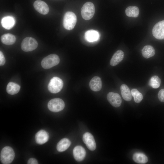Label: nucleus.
<instances>
[{
    "label": "nucleus",
    "mask_w": 164,
    "mask_h": 164,
    "mask_svg": "<svg viewBox=\"0 0 164 164\" xmlns=\"http://www.w3.org/2000/svg\"><path fill=\"white\" fill-rule=\"evenodd\" d=\"M35 138L36 142L38 144L42 145L48 141L49 136L46 131L41 130L36 133Z\"/></svg>",
    "instance_id": "13"
},
{
    "label": "nucleus",
    "mask_w": 164,
    "mask_h": 164,
    "mask_svg": "<svg viewBox=\"0 0 164 164\" xmlns=\"http://www.w3.org/2000/svg\"><path fill=\"white\" fill-rule=\"evenodd\" d=\"M20 88V86L13 82H9L7 85L6 90L9 94L14 95L18 93Z\"/></svg>",
    "instance_id": "22"
},
{
    "label": "nucleus",
    "mask_w": 164,
    "mask_h": 164,
    "mask_svg": "<svg viewBox=\"0 0 164 164\" xmlns=\"http://www.w3.org/2000/svg\"><path fill=\"white\" fill-rule=\"evenodd\" d=\"M124 54L123 52L119 50L116 52L112 56L110 64L112 66H115L120 63L124 58Z\"/></svg>",
    "instance_id": "15"
},
{
    "label": "nucleus",
    "mask_w": 164,
    "mask_h": 164,
    "mask_svg": "<svg viewBox=\"0 0 164 164\" xmlns=\"http://www.w3.org/2000/svg\"><path fill=\"white\" fill-rule=\"evenodd\" d=\"M132 95L134 97L135 102L137 103H140L142 100L143 97L142 93L136 89H133L131 90Z\"/></svg>",
    "instance_id": "26"
},
{
    "label": "nucleus",
    "mask_w": 164,
    "mask_h": 164,
    "mask_svg": "<svg viewBox=\"0 0 164 164\" xmlns=\"http://www.w3.org/2000/svg\"><path fill=\"white\" fill-rule=\"evenodd\" d=\"M63 82L57 77H54L50 80L48 85L49 91L52 93L56 94L59 92L62 89Z\"/></svg>",
    "instance_id": "5"
},
{
    "label": "nucleus",
    "mask_w": 164,
    "mask_h": 164,
    "mask_svg": "<svg viewBox=\"0 0 164 164\" xmlns=\"http://www.w3.org/2000/svg\"><path fill=\"white\" fill-rule=\"evenodd\" d=\"M65 107L63 101L59 98L52 99L48 104V108L50 111L58 112L63 110Z\"/></svg>",
    "instance_id": "7"
},
{
    "label": "nucleus",
    "mask_w": 164,
    "mask_h": 164,
    "mask_svg": "<svg viewBox=\"0 0 164 164\" xmlns=\"http://www.w3.org/2000/svg\"><path fill=\"white\" fill-rule=\"evenodd\" d=\"M70 143V140L68 138H63L58 143L56 149L59 152H63L66 150L69 147Z\"/></svg>",
    "instance_id": "18"
},
{
    "label": "nucleus",
    "mask_w": 164,
    "mask_h": 164,
    "mask_svg": "<svg viewBox=\"0 0 164 164\" xmlns=\"http://www.w3.org/2000/svg\"><path fill=\"white\" fill-rule=\"evenodd\" d=\"M60 61V59L58 55L54 54H51L43 59L41 65L43 68L49 69L57 65Z\"/></svg>",
    "instance_id": "3"
},
{
    "label": "nucleus",
    "mask_w": 164,
    "mask_h": 164,
    "mask_svg": "<svg viewBox=\"0 0 164 164\" xmlns=\"http://www.w3.org/2000/svg\"><path fill=\"white\" fill-rule=\"evenodd\" d=\"M77 21L76 15L73 12H67L64 15L63 19V25L66 29L71 30L73 29Z\"/></svg>",
    "instance_id": "2"
},
{
    "label": "nucleus",
    "mask_w": 164,
    "mask_h": 164,
    "mask_svg": "<svg viewBox=\"0 0 164 164\" xmlns=\"http://www.w3.org/2000/svg\"><path fill=\"white\" fill-rule=\"evenodd\" d=\"M161 80L157 76H154L150 79L149 84L150 86L154 88H157L160 86Z\"/></svg>",
    "instance_id": "25"
},
{
    "label": "nucleus",
    "mask_w": 164,
    "mask_h": 164,
    "mask_svg": "<svg viewBox=\"0 0 164 164\" xmlns=\"http://www.w3.org/2000/svg\"><path fill=\"white\" fill-rule=\"evenodd\" d=\"M107 98L109 103L114 107H118L121 104V99L120 95L118 93L110 92L107 94Z\"/></svg>",
    "instance_id": "10"
},
{
    "label": "nucleus",
    "mask_w": 164,
    "mask_h": 164,
    "mask_svg": "<svg viewBox=\"0 0 164 164\" xmlns=\"http://www.w3.org/2000/svg\"><path fill=\"white\" fill-rule=\"evenodd\" d=\"M152 33L153 36L158 39H164V20L160 21L153 27Z\"/></svg>",
    "instance_id": "8"
},
{
    "label": "nucleus",
    "mask_w": 164,
    "mask_h": 164,
    "mask_svg": "<svg viewBox=\"0 0 164 164\" xmlns=\"http://www.w3.org/2000/svg\"><path fill=\"white\" fill-rule=\"evenodd\" d=\"M15 24L14 19L12 16H7L2 18L1 24L3 28L7 29H12Z\"/></svg>",
    "instance_id": "17"
},
{
    "label": "nucleus",
    "mask_w": 164,
    "mask_h": 164,
    "mask_svg": "<svg viewBox=\"0 0 164 164\" xmlns=\"http://www.w3.org/2000/svg\"><path fill=\"white\" fill-rule=\"evenodd\" d=\"M121 95L126 101H129L132 98V93L128 87L125 84H123L120 87Z\"/></svg>",
    "instance_id": "20"
},
{
    "label": "nucleus",
    "mask_w": 164,
    "mask_h": 164,
    "mask_svg": "<svg viewBox=\"0 0 164 164\" xmlns=\"http://www.w3.org/2000/svg\"><path fill=\"white\" fill-rule=\"evenodd\" d=\"M83 140L87 148L91 151H94L96 148L95 141L93 135L90 133L86 132L83 136Z\"/></svg>",
    "instance_id": "9"
},
{
    "label": "nucleus",
    "mask_w": 164,
    "mask_h": 164,
    "mask_svg": "<svg viewBox=\"0 0 164 164\" xmlns=\"http://www.w3.org/2000/svg\"><path fill=\"white\" fill-rule=\"evenodd\" d=\"M99 34L97 31L91 29L86 31L84 35L85 39L89 42H93L98 40L99 39Z\"/></svg>",
    "instance_id": "16"
},
{
    "label": "nucleus",
    "mask_w": 164,
    "mask_h": 164,
    "mask_svg": "<svg viewBox=\"0 0 164 164\" xmlns=\"http://www.w3.org/2000/svg\"><path fill=\"white\" fill-rule=\"evenodd\" d=\"M38 43L34 38L27 37L22 40L21 44V48L25 52L31 51L36 49L38 46Z\"/></svg>",
    "instance_id": "6"
},
{
    "label": "nucleus",
    "mask_w": 164,
    "mask_h": 164,
    "mask_svg": "<svg viewBox=\"0 0 164 164\" xmlns=\"http://www.w3.org/2000/svg\"><path fill=\"white\" fill-rule=\"evenodd\" d=\"M142 53V56L144 58L147 59L155 55V50L152 46L147 45L143 47Z\"/></svg>",
    "instance_id": "21"
},
{
    "label": "nucleus",
    "mask_w": 164,
    "mask_h": 164,
    "mask_svg": "<svg viewBox=\"0 0 164 164\" xmlns=\"http://www.w3.org/2000/svg\"><path fill=\"white\" fill-rule=\"evenodd\" d=\"M15 154L10 147L5 146L2 149L0 153V160L2 164H9L13 160Z\"/></svg>",
    "instance_id": "1"
},
{
    "label": "nucleus",
    "mask_w": 164,
    "mask_h": 164,
    "mask_svg": "<svg viewBox=\"0 0 164 164\" xmlns=\"http://www.w3.org/2000/svg\"><path fill=\"white\" fill-rule=\"evenodd\" d=\"M28 164H37L38 162L36 159L34 158H30L28 161Z\"/></svg>",
    "instance_id": "29"
},
{
    "label": "nucleus",
    "mask_w": 164,
    "mask_h": 164,
    "mask_svg": "<svg viewBox=\"0 0 164 164\" xmlns=\"http://www.w3.org/2000/svg\"><path fill=\"white\" fill-rule=\"evenodd\" d=\"M133 159L135 162L139 164H145L148 161L146 155L141 152L135 153L133 155Z\"/></svg>",
    "instance_id": "23"
},
{
    "label": "nucleus",
    "mask_w": 164,
    "mask_h": 164,
    "mask_svg": "<svg viewBox=\"0 0 164 164\" xmlns=\"http://www.w3.org/2000/svg\"><path fill=\"white\" fill-rule=\"evenodd\" d=\"M95 9L93 4L91 2H87L83 5L81 10V15L85 20H89L93 16Z\"/></svg>",
    "instance_id": "4"
},
{
    "label": "nucleus",
    "mask_w": 164,
    "mask_h": 164,
    "mask_svg": "<svg viewBox=\"0 0 164 164\" xmlns=\"http://www.w3.org/2000/svg\"><path fill=\"white\" fill-rule=\"evenodd\" d=\"M84 149L81 146H75L73 150V155L74 159L77 161H82L86 155Z\"/></svg>",
    "instance_id": "12"
},
{
    "label": "nucleus",
    "mask_w": 164,
    "mask_h": 164,
    "mask_svg": "<svg viewBox=\"0 0 164 164\" xmlns=\"http://www.w3.org/2000/svg\"><path fill=\"white\" fill-rule=\"evenodd\" d=\"M158 96L159 99L161 102H164V89L159 91Z\"/></svg>",
    "instance_id": "27"
},
{
    "label": "nucleus",
    "mask_w": 164,
    "mask_h": 164,
    "mask_svg": "<svg viewBox=\"0 0 164 164\" xmlns=\"http://www.w3.org/2000/svg\"><path fill=\"white\" fill-rule=\"evenodd\" d=\"M2 43L6 45H11L16 41V38L13 34L10 33L5 34L1 38Z\"/></svg>",
    "instance_id": "19"
},
{
    "label": "nucleus",
    "mask_w": 164,
    "mask_h": 164,
    "mask_svg": "<svg viewBox=\"0 0 164 164\" xmlns=\"http://www.w3.org/2000/svg\"><path fill=\"white\" fill-rule=\"evenodd\" d=\"M33 6L35 9L42 14H46L49 12V9L48 5L42 1H36L33 3Z\"/></svg>",
    "instance_id": "11"
},
{
    "label": "nucleus",
    "mask_w": 164,
    "mask_h": 164,
    "mask_svg": "<svg viewBox=\"0 0 164 164\" xmlns=\"http://www.w3.org/2000/svg\"><path fill=\"white\" fill-rule=\"evenodd\" d=\"M89 85L90 89L94 91H98L101 89L102 83L101 78L98 76L94 77L90 80Z\"/></svg>",
    "instance_id": "14"
},
{
    "label": "nucleus",
    "mask_w": 164,
    "mask_h": 164,
    "mask_svg": "<svg viewBox=\"0 0 164 164\" xmlns=\"http://www.w3.org/2000/svg\"><path fill=\"white\" fill-rule=\"evenodd\" d=\"M5 62V60L2 52L0 51V65L2 66L4 65Z\"/></svg>",
    "instance_id": "28"
},
{
    "label": "nucleus",
    "mask_w": 164,
    "mask_h": 164,
    "mask_svg": "<svg viewBox=\"0 0 164 164\" xmlns=\"http://www.w3.org/2000/svg\"><path fill=\"white\" fill-rule=\"evenodd\" d=\"M125 13L128 17H137L138 16L139 10V8L135 6H129L125 9Z\"/></svg>",
    "instance_id": "24"
}]
</instances>
